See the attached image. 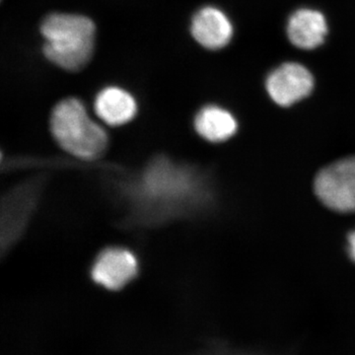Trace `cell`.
<instances>
[{
  "instance_id": "1",
  "label": "cell",
  "mask_w": 355,
  "mask_h": 355,
  "mask_svg": "<svg viewBox=\"0 0 355 355\" xmlns=\"http://www.w3.org/2000/svg\"><path fill=\"white\" fill-rule=\"evenodd\" d=\"M43 53L51 64L67 71H79L92 58L96 26L87 16L53 12L41 24Z\"/></svg>"
},
{
  "instance_id": "2",
  "label": "cell",
  "mask_w": 355,
  "mask_h": 355,
  "mask_svg": "<svg viewBox=\"0 0 355 355\" xmlns=\"http://www.w3.org/2000/svg\"><path fill=\"white\" fill-rule=\"evenodd\" d=\"M50 123L58 144L76 157L95 159L106 150V132L89 116L83 103L77 98L58 102L51 112Z\"/></svg>"
},
{
  "instance_id": "3",
  "label": "cell",
  "mask_w": 355,
  "mask_h": 355,
  "mask_svg": "<svg viewBox=\"0 0 355 355\" xmlns=\"http://www.w3.org/2000/svg\"><path fill=\"white\" fill-rule=\"evenodd\" d=\"M318 198L336 211H355V157L324 168L315 182Z\"/></svg>"
},
{
  "instance_id": "4",
  "label": "cell",
  "mask_w": 355,
  "mask_h": 355,
  "mask_svg": "<svg viewBox=\"0 0 355 355\" xmlns=\"http://www.w3.org/2000/svg\"><path fill=\"white\" fill-rule=\"evenodd\" d=\"M266 87L273 102L288 107L310 95L314 78L302 64L287 62L268 76Z\"/></svg>"
},
{
  "instance_id": "5",
  "label": "cell",
  "mask_w": 355,
  "mask_h": 355,
  "mask_svg": "<svg viewBox=\"0 0 355 355\" xmlns=\"http://www.w3.org/2000/svg\"><path fill=\"white\" fill-rule=\"evenodd\" d=\"M137 272V259L130 251L110 248L96 260L92 277L100 286L110 291H119L128 284Z\"/></svg>"
},
{
  "instance_id": "6",
  "label": "cell",
  "mask_w": 355,
  "mask_h": 355,
  "mask_svg": "<svg viewBox=\"0 0 355 355\" xmlns=\"http://www.w3.org/2000/svg\"><path fill=\"white\" fill-rule=\"evenodd\" d=\"M191 34L203 48L211 51L220 50L230 43L233 26L227 15L220 9L205 6L191 18Z\"/></svg>"
},
{
  "instance_id": "7",
  "label": "cell",
  "mask_w": 355,
  "mask_h": 355,
  "mask_svg": "<svg viewBox=\"0 0 355 355\" xmlns=\"http://www.w3.org/2000/svg\"><path fill=\"white\" fill-rule=\"evenodd\" d=\"M94 110L100 120L112 127H119L135 118L137 103L132 93L125 89L107 86L96 96Z\"/></svg>"
},
{
  "instance_id": "8",
  "label": "cell",
  "mask_w": 355,
  "mask_h": 355,
  "mask_svg": "<svg viewBox=\"0 0 355 355\" xmlns=\"http://www.w3.org/2000/svg\"><path fill=\"white\" fill-rule=\"evenodd\" d=\"M328 34L326 18L313 9H299L292 14L287 24V36L294 46L312 50L324 43Z\"/></svg>"
},
{
  "instance_id": "9",
  "label": "cell",
  "mask_w": 355,
  "mask_h": 355,
  "mask_svg": "<svg viewBox=\"0 0 355 355\" xmlns=\"http://www.w3.org/2000/svg\"><path fill=\"white\" fill-rule=\"evenodd\" d=\"M195 128L203 139L211 142H221L234 135L237 121L227 110L209 105L203 107L196 116Z\"/></svg>"
},
{
  "instance_id": "10",
  "label": "cell",
  "mask_w": 355,
  "mask_h": 355,
  "mask_svg": "<svg viewBox=\"0 0 355 355\" xmlns=\"http://www.w3.org/2000/svg\"><path fill=\"white\" fill-rule=\"evenodd\" d=\"M349 242L350 254H352V258L355 261V231L349 235Z\"/></svg>"
}]
</instances>
